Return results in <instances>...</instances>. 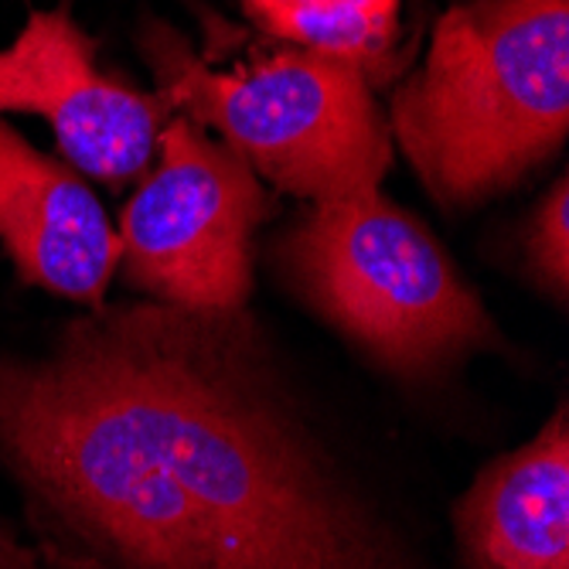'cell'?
<instances>
[{
    "label": "cell",
    "instance_id": "cell-1",
    "mask_svg": "<svg viewBox=\"0 0 569 569\" xmlns=\"http://www.w3.org/2000/svg\"><path fill=\"white\" fill-rule=\"evenodd\" d=\"M0 463L102 569H433L242 315L99 303L0 355Z\"/></svg>",
    "mask_w": 569,
    "mask_h": 569
},
{
    "label": "cell",
    "instance_id": "cell-2",
    "mask_svg": "<svg viewBox=\"0 0 569 569\" xmlns=\"http://www.w3.org/2000/svg\"><path fill=\"white\" fill-rule=\"evenodd\" d=\"M386 123L443 209L515 188L569 137V0H457Z\"/></svg>",
    "mask_w": 569,
    "mask_h": 569
},
{
    "label": "cell",
    "instance_id": "cell-3",
    "mask_svg": "<svg viewBox=\"0 0 569 569\" xmlns=\"http://www.w3.org/2000/svg\"><path fill=\"white\" fill-rule=\"evenodd\" d=\"M140 56L171 113L236 150L263 184L307 204L372 191L392 168L386 113L355 62L280 44L219 69L164 21L143 28Z\"/></svg>",
    "mask_w": 569,
    "mask_h": 569
},
{
    "label": "cell",
    "instance_id": "cell-4",
    "mask_svg": "<svg viewBox=\"0 0 569 569\" xmlns=\"http://www.w3.org/2000/svg\"><path fill=\"white\" fill-rule=\"evenodd\" d=\"M273 263L321 321L402 382H430L501 345L437 236L382 188L310 204L273 246Z\"/></svg>",
    "mask_w": 569,
    "mask_h": 569
},
{
    "label": "cell",
    "instance_id": "cell-5",
    "mask_svg": "<svg viewBox=\"0 0 569 569\" xmlns=\"http://www.w3.org/2000/svg\"><path fill=\"white\" fill-rule=\"evenodd\" d=\"M270 191L198 123L171 113L158 153L120 216L123 280L147 300L198 315H242L252 297V242Z\"/></svg>",
    "mask_w": 569,
    "mask_h": 569
},
{
    "label": "cell",
    "instance_id": "cell-6",
    "mask_svg": "<svg viewBox=\"0 0 569 569\" xmlns=\"http://www.w3.org/2000/svg\"><path fill=\"white\" fill-rule=\"evenodd\" d=\"M41 117L66 164L110 188L143 178L171 110L96 66V48L69 8L31 11L18 38L0 48V117Z\"/></svg>",
    "mask_w": 569,
    "mask_h": 569
},
{
    "label": "cell",
    "instance_id": "cell-7",
    "mask_svg": "<svg viewBox=\"0 0 569 569\" xmlns=\"http://www.w3.org/2000/svg\"><path fill=\"white\" fill-rule=\"evenodd\" d=\"M0 242L24 283L99 307L120 263L117 229L86 178L0 120Z\"/></svg>",
    "mask_w": 569,
    "mask_h": 569
},
{
    "label": "cell",
    "instance_id": "cell-8",
    "mask_svg": "<svg viewBox=\"0 0 569 569\" xmlns=\"http://www.w3.org/2000/svg\"><path fill=\"white\" fill-rule=\"evenodd\" d=\"M468 569H569V409L475 478L453 508Z\"/></svg>",
    "mask_w": 569,
    "mask_h": 569
},
{
    "label": "cell",
    "instance_id": "cell-9",
    "mask_svg": "<svg viewBox=\"0 0 569 569\" xmlns=\"http://www.w3.org/2000/svg\"><path fill=\"white\" fill-rule=\"evenodd\" d=\"M242 11L263 34L338 56L376 79L399 41L402 0H242Z\"/></svg>",
    "mask_w": 569,
    "mask_h": 569
},
{
    "label": "cell",
    "instance_id": "cell-10",
    "mask_svg": "<svg viewBox=\"0 0 569 569\" xmlns=\"http://www.w3.org/2000/svg\"><path fill=\"white\" fill-rule=\"evenodd\" d=\"M526 267L536 283L566 300L569 293V181L556 178L552 191L539 201V209L526 232Z\"/></svg>",
    "mask_w": 569,
    "mask_h": 569
},
{
    "label": "cell",
    "instance_id": "cell-11",
    "mask_svg": "<svg viewBox=\"0 0 569 569\" xmlns=\"http://www.w3.org/2000/svg\"><path fill=\"white\" fill-rule=\"evenodd\" d=\"M0 569H44L38 552L0 519Z\"/></svg>",
    "mask_w": 569,
    "mask_h": 569
}]
</instances>
